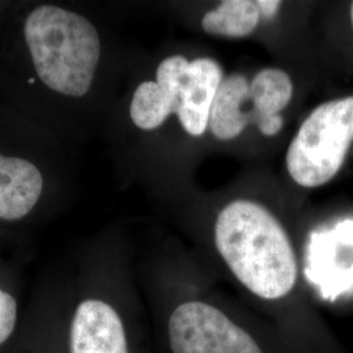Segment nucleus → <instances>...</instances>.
Segmentation results:
<instances>
[{"label":"nucleus","mask_w":353,"mask_h":353,"mask_svg":"<svg viewBox=\"0 0 353 353\" xmlns=\"http://www.w3.org/2000/svg\"><path fill=\"white\" fill-rule=\"evenodd\" d=\"M214 245L234 278L258 299L287 297L299 278L285 229L263 205L236 201L219 214Z\"/></svg>","instance_id":"obj_1"},{"label":"nucleus","mask_w":353,"mask_h":353,"mask_svg":"<svg viewBox=\"0 0 353 353\" xmlns=\"http://www.w3.org/2000/svg\"><path fill=\"white\" fill-rule=\"evenodd\" d=\"M24 34L38 77L48 88L68 97L88 93L101 55L100 36L88 19L41 6L28 16Z\"/></svg>","instance_id":"obj_2"},{"label":"nucleus","mask_w":353,"mask_h":353,"mask_svg":"<svg viewBox=\"0 0 353 353\" xmlns=\"http://www.w3.org/2000/svg\"><path fill=\"white\" fill-rule=\"evenodd\" d=\"M220 64L211 58L189 62L182 55L164 59L156 81H144L135 90L130 115L135 126L151 131L176 113L191 137L203 135L210 123L211 106L223 81Z\"/></svg>","instance_id":"obj_3"},{"label":"nucleus","mask_w":353,"mask_h":353,"mask_svg":"<svg viewBox=\"0 0 353 353\" xmlns=\"http://www.w3.org/2000/svg\"><path fill=\"white\" fill-rule=\"evenodd\" d=\"M353 141V97L325 102L305 119L287 153L292 179L318 188L341 170Z\"/></svg>","instance_id":"obj_4"},{"label":"nucleus","mask_w":353,"mask_h":353,"mask_svg":"<svg viewBox=\"0 0 353 353\" xmlns=\"http://www.w3.org/2000/svg\"><path fill=\"white\" fill-rule=\"evenodd\" d=\"M292 94L290 76L278 68L258 72L252 83L241 74L228 76L216 92L208 127L217 139H234L250 123L261 128L279 115Z\"/></svg>","instance_id":"obj_5"},{"label":"nucleus","mask_w":353,"mask_h":353,"mask_svg":"<svg viewBox=\"0 0 353 353\" xmlns=\"http://www.w3.org/2000/svg\"><path fill=\"white\" fill-rule=\"evenodd\" d=\"M172 353H267L240 322L212 303H179L168 319Z\"/></svg>","instance_id":"obj_6"},{"label":"nucleus","mask_w":353,"mask_h":353,"mask_svg":"<svg viewBox=\"0 0 353 353\" xmlns=\"http://www.w3.org/2000/svg\"><path fill=\"white\" fill-rule=\"evenodd\" d=\"M70 345L71 353H130L123 319L110 303L97 299L77 306Z\"/></svg>","instance_id":"obj_7"},{"label":"nucleus","mask_w":353,"mask_h":353,"mask_svg":"<svg viewBox=\"0 0 353 353\" xmlns=\"http://www.w3.org/2000/svg\"><path fill=\"white\" fill-rule=\"evenodd\" d=\"M42 189L43 178L36 165L0 154V219L26 217L36 207Z\"/></svg>","instance_id":"obj_8"},{"label":"nucleus","mask_w":353,"mask_h":353,"mask_svg":"<svg viewBox=\"0 0 353 353\" xmlns=\"http://www.w3.org/2000/svg\"><path fill=\"white\" fill-rule=\"evenodd\" d=\"M259 20L261 13L256 1L225 0L214 11L204 14L202 28L214 36L246 37L252 33Z\"/></svg>","instance_id":"obj_9"},{"label":"nucleus","mask_w":353,"mask_h":353,"mask_svg":"<svg viewBox=\"0 0 353 353\" xmlns=\"http://www.w3.org/2000/svg\"><path fill=\"white\" fill-rule=\"evenodd\" d=\"M17 322V303L12 294L0 288V345L11 338Z\"/></svg>","instance_id":"obj_10"},{"label":"nucleus","mask_w":353,"mask_h":353,"mask_svg":"<svg viewBox=\"0 0 353 353\" xmlns=\"http://www.w3.org/2000/svg\"><path fill=\"white\" fill-rule=\"evenodd\" d=\"M256 4L259 8L261 17H265V19L274 17L281 6V3L278 0H259L256 1Z\"/></svg>","instance_id":"obj_11"},{"label":"nucleus","mask_w":353,"mask_h":353,"mask_svg":"<svg viewBox=\"0 0 353 353\" xmlns=\"http://www.w3.org/2000/svg\"><path fill=\"white\" fill-rule=\"evenodd\" d=\"M351 20H352V26H353V3H352V6H351Z\"/></svg>","instance_id":"obj_12"}]
</instances>
